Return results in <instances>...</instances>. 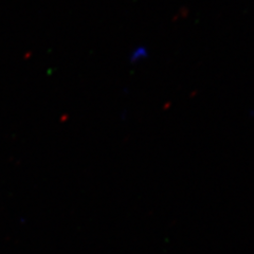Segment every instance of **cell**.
Listing matches in <instances>:
<instances>
[{
	"label": "cell",
	"instance_id": "1",
	"mask_svg": "<svg viewBox=\"0 0 254 254\" xmlns=\"http://www.w3.org/2000/svg\"><path fill=\"white\" fill-rule=\"evenodd\" d=\"M145 55H146V51H145L144 48H141V49H137L131 55V61L137 62V61H139L141 59H144Z\"/></svg>",
	"mask_w": 254,
	"mask_h": 254
}]
</instances>
